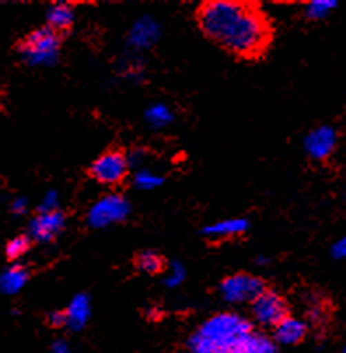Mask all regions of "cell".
<instances>
[{
  "label": "cell",
  "instance_id": "1",
  "mask_svg": "<svg viewBox=\"0 0 346 353\" xmlns=\"http://www.w3.org/2000/svg\"><path fill=\"white\" fill-rule=\"evenodd\" d=\"M194 21L207 41L243 63L264 60L275 44V23L259 2L205 0Z\"/></svg>",
  "mask_w": 346,
  "mask_h": 353
},
{
  "label": "cell",
  "instance_id": "2",
  "mask_svg": "<svg viewBox=\"0 0 346 353\" xmlns=\"http://www.w3.org/2000/svg\"><path fill=\"white\" fill-rule=\"evenodd\" d=\"M130 159L126 150L123 147L110 145L102 154L91 161L86 168V175L91 181L98 184L107 185V188H123L130 179Z\"/></svg>",
  "mask_w": 346,
  "mask_h": 353
},
{
  "label": "cell",
  "instance_id": "3",
  "mask_svg": "<svg viewBox=\"0 0 346 353\" xmlns=\"http://www.w3.org/2000/svg\"><path fill=\"white\" fill-rule=\"evenodd\" d=\"M63 42V39L58 37L45 25H42V27L35 28V30L28 32L27 35H23L21 39H18L14 42V51L32 61L48 60L60 51Z\"/></svg>",
  "mask_w": 346,
  "mask_h": 353
},
{
  "label": "cell",
  "instance_id": "4",
  "mask_svg": "<svg viewBox=\"0 0 346 353\" xmlns=\"http://www.w3.org/2000/svg\"><path fill=\"white\" fill-rule=\"evenodd\" d=\"M250 310H252V316L256 319V322L263 327H269V329H275L278 323L292 316V308H290L287 297L273 287H267L263 294H259L250 303Z\"/></svg>",
  "mask_w": 346,
  "mask_h": 353
},
{
  "label": "cell",
  "instance_id": "5",
  "mask_svg": "<svg viewBox=\"0 0 346 353\" xmlns=\"http://www.w3.org/2000/svg\"><path fill=\"white\" fill-rule=\"evenodd\" d=\"M269 282H266L256 274L240 271L236 274H231L221 282V292L224 299L231 303H252L259 294L267 289Z\"/></svg>",
  "mask_w": 346,
  "mask_h": 353
},
{
  "label": "cell",
  "instance_id": "6",
  "mask_svg": "<svg viewBox=\"0 0 346 353\" xmlns=\"http://www.w3.org/2000/svg\"><path fill=\"white\" fill-rule=\"evenodd\" d=\"M336 149H338V132L329 126L313 130L306 139V152L315 161H329L334 156Z\"/></svg>",
  "mask_w": 346,
  "mask_h": 353
},
{
  "label": "cell",
  "instance_id": "7",
  "mask_svg": "<svg viewBox=\"0 0 346 353\" xmlns=\"http://www.w3.org/2000/svg\"><path fill=\"white\" fill-rule=\"evenodd\" d=\"M63 221L65 217L61 212H49V214L39 215V217H35L34 221H32L30 234H28V236L34 241L54 240V236H57L61 231V228H63Z\"/></svg>",
  "mask_w": 346,
  "mask_h": 353
},
{
  "label": "cell",
  "instance_id": "8",
  "mask_svg": "<svg viewBox=\"0 0 346 353\" xmlns=\"http://www.w3.org/2000/svg\"><path fill=\"white\" fill-rule=\"evenodd\" d=\"M45 27L67 41L74 28V11L68 4H54L45 16Z\"/></svg>",
  "mask_w": 346,
  "mask_h": 353
},
{
  "label": "cell",
  "instance_id": "9",
  "mask_svg": "<svg viewBox=\"0 0 346 353\" xmlns=\"http://www.w3.org/2000/svg\"><path fill=\"white\" fill-rule=\"evenodd\" d=\"M309 327L305 322L294 319V316H289V319H285L273 329V336H275V339L280 345L298 346L305 343Z\"/></svg>",
  "mask_w": 346,
  "mask_h": 353
},
{
  "label": "cell",
  "instance_id": "10",
  "mask_svg": "<svg viewBox=\"0 0 346 353\" xmlns=\"http://www.w3.org/2000/svg\"><path fill=\"white\" fill-rule=\"evenodd\" d=\"M132 266L140 273L158 276V274H163L166 271L168 261L158 250H140L133 254Z\"/></svg>",
  "mask_w": 346,
  "mask_h": 353
},
{
  "label": "cell",
  "instance_id": "11",
  "mask_svg": "<svg viewBox=\"0 0 346 353\" xmlns=\"http://www.w3.org/2000/svg\"><path fill=\"white\" fill-rule=\"evenodd\" d=\"M32 248H34V240L28 234H18V236L9 240L8 245H6V259L9 263H14L19 257L28 254Z\"/></svg>",
  "mask_w": 346,
  "mask_h": 353
},
{
  "label": "cell",
  "instance_id": "12",
  "mask_svg": "<svg viewBox=\"0 0 346 353\" xmlns=\"http://www.w3.org/2000/svg\"><path fill=\"white\" fill-rule=\"evenodd\" d=\"M68 320H70V312H68V310L53 312L45 316V323H48L51 329H61V327L67 325Z\"/></svg>",
  "mask_w": 346,
  "mask_h": 353
}]
</instances>
